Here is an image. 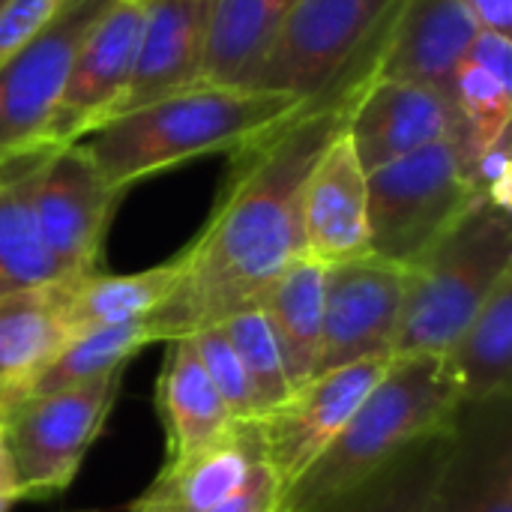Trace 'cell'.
Masks as SVG:
<instances>
[{
    "label": "cell",
    "instance_id": "cell-1",
    "mask_svg": "<svg viewBox=\"0 0 512 512\" xmlns=\"http://www.w3.org/2000/svg\"><path fill=\"white\" fill-rule=\"evenodd\" d=\"M369 72V66L351 69L291 120L231 153V168L207 225L177 252L180 279L171 297L144 318L153 342L165 345L192 336L252 306L303 255L300 207L306 177L345 126Z\"/></svg>",
    "mask_w": 512,
    "mask_h": 512
},
{
    "label": "cell",
    "instance_id": "cell-2",
    "mask_svg": "<svg viewBox=\"0 0 512 512\" xmlns=\"http://www.w3.org/2000/svg\"><path fill=\"white\" fill-rule=\"evenodd\" d=\"M303 105V99L285 93L195 84L120 114L75 144H81L105 183L126 195L129 186L189 159L240 150L291 120Z\"/></svg>",
    "mask_w": 512,
    "mask_h": 512
},
{
    "label": "cell",
    "instance_id": "cell-3",
    "mask_svg": "<svg viewBox=\"0 0 512 512\" xmlns=\"http://www.w3.org/2000/svg\"><path fill=\"white\" fill-rule=\"evenodd\" d=\"M462 405L441 354L393 357L324 456L282 495V512H306L366 480L417 441L447 429Z\"/></svg>",
    "mask_w": 512,
    "mask_h": 512
},
{
    "label": "cell",
    "instance_id": "cell-4",
    "mask_svg": "<svg viewBox=\"0 0 512 512\" xmlns=\"http://www.w3.org/2000/svg\"><path fill=\"white\" fill-rule=\"evenodd\" d=\"M512 273L510 213L477 198L411 267L393 357L444 354Z\"/></svg>",
    "mask_w": 512,
    "mask_h": 512
},
{
    "label": "cell",
    "instance_id": "cell-5",
    "mask_svg": "<svg viewBox=\"0 0 512 512\" xmlns=\"http://www.w3.org/2000/svg\"><path fill=\"white\" fill-rule=\"evenodd\" d=\"M396 0H297L240 87L318 99L372 66Z\"/></svg>",
    "mask_w": 512,
    "mask_h": 512
},
{
    "label": "cell",
    "instance_id": "cell-6",
    "mask_svg": "<svg viewBox=\"0 0 512 512\" xmlns=\"http://www.w3.org/2000/svg\"><path fill=\"white\" fill-rule=\"evenodd\" d=\"M369 252L411 267L480 198L456 141H435L366 174Z\"/></svg>",
    "mask_w": 512,
    "mask_h": 512
},
{
    "label": "cell",
    "instance_id": "cell-7",
    "mask_svg": "<svg viewBox=\"0 0 512 512\" xmlns=\"http://www.w3.org/2000/svg\"><path fill=\"white\" fill-rule=\"evenodd\" d=\"M123 375L126 369H117L87 384L24 396L0 411L21 501H48L72 486L120 396Z\"/></svg>",
    "mask_w": 512,
    "mask_h": 512
},
{
    "label": "cell",
    "instance_id": "cell-8",
    "mask_svg": "<svg viewBox=\"0 0 512 512\" xmlns=\"http://www.w3.org/2000/svg\"><path fill=\"white\" fill-rule=\"evenodd\" d=\"M111 0H63L48 24L0 66V165L42 147L72 57Z\"/></svg>",
    "mask_w": 512,
    "mask_h": 512
},
{
    "label": "cell",
    "instance_id": "cell-9",
    "mask_svg": "<svg viewBox=\"0 0 512 512\" xmlns=\"http://www.w3.org/2000/svg\"><path fill=\"white\" fill-rule=\"evenodd\" d=\"M123 192L111 189L81 144L51 147L33 177V213L60 279L99 270L105 231Z\"/></svg>",
    "mask_w": 512,
    "mask_h": 512
},
{
    "label": "cell",
    "instance_id": "cell-10",
    "mask_svg": "<svg viewBox=\"0 0 512 512\" xmlns=\"http://www.w3.org/2000/svg\"><path fill=\"white\" fill-rule=\"evenodd\" d=\"M390 357H375L315 375L267 417L255 420L261 462L288 492L339 438L360 402L387 372Z\"/></svg>",
    "mask_w": 512,
    "mask_h": 512
},
{
    "label": "cell",
    "instance_id": "cell-11",
    "mask_svg": "<svg viewBox=\"0 0 512 512\" xmlns=\"http://www.w3.org/2000/svg\"><path fill=\"white\" fill-rule=\"evenodd\" d=\"M405 267L372 252L327 267L318 375L390 357L402 324Z\"/></svg>",
    "mask_w": 512,
    "mask_h": 512
},
{
    "label": "cell",
    "instance_id": "cell-12",
    "mask_svg": "<svg viewBox=\"0 0 512 512\" xmlns=\"http://www.w3.org/2000/svg\"><path fill=\"white\" fill-rule=\"evenodd\" d=\"M141 0H111L78 45L60 99L42 129V147H66L99 129L120 102L138 57Z\"/></svg>",
    "mask_w": 512,
    "mask_h": 512
},
{
    "label": "cell",
    "instance_id": "cell-13",
    "mask_svg": "<svg viewBox=\"0 0 512 512\" xmlns=\"http://www.w3.org/2000/svg\"><path fill=\"white\" fill-rule=\"evenodd\" d=\"M345 135L366 174L435 141H456L468 162L465 123L453 96L426 84L369 78L348 111Z\"/></svg>",
    "mask_w": 512,
    "mask_h": 512
},
{
    "label": "cell",
    "instance_id": "cell-14",
    "mask_svg": "<svg viewBox=\"0 0 512 512\" xmlns=\"http://www.w3.org/2000/svg\"><path fill=\"white\" fill-rule=\"evenodd\" d=\"M426 512H512V396L459 405Z\"/></svg>",
    "mask_w": 512,
    "mask_h": 512
},
{
    "label": "cell",
    "instance_id": "cell-15",
    "mask_svg": "<svg viewBox=\"0 0 512 512\" xmlns=\"http://www.w3.org/2000/svg\"><path fill=\"white\" fill-rule=\"evenodd\" d=\"M480 21L465 0H396L369 78L411 81L453 96V75Z\"/></svg>",
    "mask_w": 512,
    "mask_h": 512
},
{
    "label": "cell",
    "instance_id": "cell-16",
    "mask_svg": "<svg viewBox=\"0 0 512 512\" xmlns=\"http://www.w3.org/2000/svg\"><path fill=\"white\" fill-rule=\"evenodd\" d=\"M141 12L135 69L108 120L201 84L213 0H141Z\"/></svg>",
    "mask_w": 512,
    "mask_h": 512
},
{
    "label": "cell",
    "instance_id": "cell-17",
    "mask_svg": "<svg viewBox=\"0 0 512 512\" xmlns=\"http://www.w3.org/2000/svg\"><path fill=\"white\" fill-rule=\"evenodd\" d=\"M300 228L303 255L324 267L369 252L366 171L345 135V126L333 135L306 177Z\"/></svg>",
    "mask_w": 512,
    "mask_h": 512
},
{
    "label": "cell",
    "instance_id": "cell-18",
    "mask_svg": "<svg viewBox=\"0 0 512 512\" xmlns=\"http://www.w3.org/2000/svg\"><path fill=\"white\" fill-rule=\"evenodd\" d=\"M258 459L255 426L234 423L204 447L168 459L126 512H210L243 489Z\"/></svg>",
    "mask_w": 512,
    "mask_h": 512
},
{
    "label": "cell",
    "instance_id": "cell-19",
    "mask_svg": "<svg viewBox=\"0 0 512 512\" xmlns=\"http://www.w3.org/2000/svg\"><path fill=\"white\" fill-rule=\"evenodd\" d=\"M63 291L66 279L0 297V411L15 405L30 378L69 342Z\"/></svg>",
    "mask_w": 512,
    "mask_h": 512
},
{
    "label": "cell",
    "instance_id": "cell-20",
    "mask_svg": "<svg viewBox=\"0 0 512 512\" xmlns=\"http://www.w3.org/2000/svg\"><path fill=\"white\" fill-rule=\"evenodd\" d=\"M156 408L165 429L168 459L186 456L234 426L189 336L165 342Z\"/></svg>",
    "mask_w": 512,
    "mask_h": 512
},
{
    "label": "cell",
    "instance_id": "cell-21",
    "mask_svg": "<svg viewBox=\"0 0 512 512\" xmlns=\"http://www.w3.org/2000/svg\"><path fill=\"white\" fill-rule=\"evenodd\" d=\"M324 282L327 267L309 255H300L255 300L276 333L294 390L318 375L324 333Z\"/></svg>",
    "mask_w": 512,
    "mask_h": 512
},
{
    "label": "cell",
    "instance_id": "cell-22",
    "mask_svg": "<svg viewBox=\"0 0 512 512\" xmlns=\"http://www.w3.org/2000/svg\"><path fill=\"white\" fill-rule=\"evenodd\" d=\"M48 150L36 147L0 165V297L60 282L33 213V177Z\"/></svg>",
    "mask_w": 512,
    "mask_h": 512
},
{
    "label": "cell",
    "instance_id": "cell-23",
    "mask_svg": "<svg viewBox=\"0 0 512 512\" xmlns=\"http://www.w3.org/2000/svg\"><path fill=\"white\" fill-rule=\"evenodd\" d=\"M177 279H180V255L138 273L96 270L78 279H66L63 321L69 339L96 327L144 321L171 297Z\"/></svg>",
    "mask_w": 512,
    "mask_h": 512
},
{
    "label": "cell",
    "instance_id": "cell-24",
    "mask_svg": "<svg viewBox=\"0 0 512 512\" xmlns=\"http://www.w3.org/2000/svg\"><path fill=\"white\" fill-rule=\"evenodd\" d=\"M441 357L462 402L512 396V273L498 282L471 324Z\"/></svg>",
    "mask_w": 512,
    "mask_h": 512
},
{
    "label": "cell",
    "instance_id": "cell-25",
    "mask_svg": "<svg viewBox=\"0 0 512 512\" xmlns=\"http://www.w3.org/2000/svg\"><path fill=\"white\" fill-rule=\"evenodd\" d=\"M453 102L465 123L468 165L492 144L512 117V42L510 36L483 30L453 75Z\"/></svg>",
    "mask_w": 512,
    "mask_h": 512
},
{
    "label": "cell",
    "instance_id": "cell-26",
    "mask_svg": "<svg viewBox=\"0 0 512 512\" xmlns=\"http://www.w3.org/2000/svg\"><path fill=\"white\" fill-rule=\"evenodd\" d=\"M297 0H213L201 84L240 87Z\"/></svg>",
    "mask_w": 512,
    "mask_h": 512
},
{
    "label": "cell",
    "instance_id": "cell-27",
    "mask_svg": "<svg viewBox=\"0 0 512 512\" xmlns=\"http://www.w3.org/2000/svg\"><path fill=\"white\" fill-rule=\"evenodd\" d=\"M447 441L450 426L417 441L366 480L306 512H426L435 477L447 456Z\"/></svg>",
    "mask_w": 512,
    "mask_h": 512
},
{
    "label": "cell",
    "instance_id": "cell-28",
    "mask_svg": "<svg viewBox=\"0 0 512 512\" xmlns=\"http://www.w3.org/2000/svg\"><path fill=\"white\" fill-rule=\"evenodd\" d=\"M147 345H153L147 321H129V324L96 327V330L78 333L30 378L21 399L66 390V387L111 375L117 369H126L129 360L141 354Z\"/></svg>",
    "mask_w": 512,
    "mask_h": 512
},
{
    "label": "cell",
    "instance_id": "cell-29",
    "mask_svg": "<svg viewBox=\"0 0 512 512\" xmlns=\"http://www.w3.org/2000/svg\"><path fill=\"white\" fill-rule=\"evenodd\" d=\"M219 324L243 363V372H246V381H249V390L255 399V411L261 420L270 411H276L282 402H288L294 393L276 333H273L267 315L255 303L231 312Z\"/></svg>",
    "mask_w": 512,
    "mask_h": 512
},
{
    "label": "cell",
    "instance_id": "cell-30",
    "mask_svg": "<svg viewBox=\"0 0 512 512\" xmlns=\"http://www.w3.org/2000/svg\"><path fill=\"white\" fill-rule=\"evenodd\" d=\"M189 339H192L195 354L201 357V363H204V369H207V375H210V381H213V387H216L228 417L234 423H255L258 420L255 399H252L243 363H240L231 339L225 336L222 324L201 327Z\"/></svg>",
    "mask_w": 512,
    "mask_h": 512
},
{
    "label": "cell",
    "instance_id": "cell-31",
    "mask_svg": "<svg viewBox=\"0 0 512 512\" xmlns=\"http://www.w3.org/2000/svg\"><path fill=\"white\" fill-rule=\"evenodd\" d=\"M512 132L504 129L492 144H486L468 165V180L474 192L486 201H492L498 210L512 213V159L510 141Z\"/></svg>",
    "mask_w": 512,
    "mask_h": 512
},
{
    "label": "cell",
    "instance_id": "cell-32",
    "mask_svg": "<svg viewBox=\"0 0 512 512\" xmlns=\"http://www.w3.org/2000/svg\"><path fill=\"white\" fill-rule=\"evenodd\" d=\"M63 0H3L0 3V66L30 42Z\"/></svg>",
    "mask_w": 512,
    "mask_h": 512
},
{
    "label": "cell",
    "instance_id": "cell-33",
    "mask_svg": "<svg viewBox=\"0 0 512 512\" xmlns=\"http://www.w3.org/2000/svg\"><path fill=\"white\" fill-rule=\"evenodd\" d=\"M282 495L276 474L258 459L243 489L210 512H282Z\"/></svg>",
    "mask_w": 512,
    "mask_h": 512
},
{
    "label": "cell",
    "instance_id": "cell-34",
    "mask_svg": "<svg viewBox=\"0 0 512 512\" xmlns=\"http://www.w3.org/2000/svg\"><path fill=\"white\" fill-rule=\"evenodd\" d=\"M483 30H495L510 36L512 30V0H465Z\"/></svg>",
    "mask_w": 512,
    "mask_h": 512
},
{
    "label": "cell",
    "instance_id": "cell-35",
    "mask_svg": "<svg viewBox=\"0 0 512 512\" xmlns=\"http://www.w3.org/2000/svg\"><path fill=\"white\" fill-rule=\"evenodd\" d=\"M18 501H21V486H18V474H15V462L6 444L3 414H0V512H9Z\"/></svg>",
    "mask_w": 512,
    "mask_h": 512
},
{
    "label": "cell",
    "instance_id": "cell-36",
    "mask_svg": "<svg viewBox=\"0 0 512 512\" xmlns=\"http://www.w3.org/2000/svg\"><path fill=\"white\" fill-rule=\"evenodd\" d=\"M0 3H3V0H0Z\"/></svg>",
    "mask_w": 512,
    "mask_h": 512
}]
</instances>
